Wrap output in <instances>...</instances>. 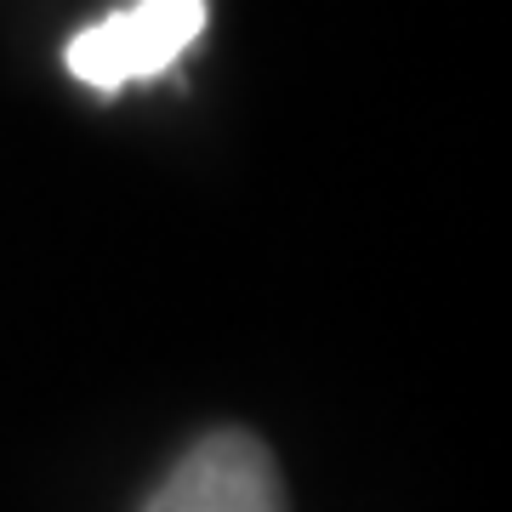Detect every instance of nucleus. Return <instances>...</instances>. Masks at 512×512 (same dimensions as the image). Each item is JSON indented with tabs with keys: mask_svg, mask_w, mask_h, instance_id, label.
Returning <instances> with one entry per match:
<instances>
[{
	"mask_svg": "<svg viewBox=\"0 0 512 512\" xmlns=\"http://www.w3.org/2000/svg\"><path fill=\"white\" fill-rule=\"evenodd\" d=\"M200 29H205V0H131V6L109 12L103 23L80 29L69 40L63 63H69L74 80H86L92 92L114 97L131 80L165 74L200 40Z\"/></svg>",
	"mask_w": 512,
	"mask_h": 512,
	"instance_id": "obj_1",
	"label": "nucleus"
},
{
	"mask_svg": "<svg viewBox=\"0 0 512 512\" xmlns=\"http://www.w3.org/2000/svg\"><path fill=\"white\" fill-rule=\"evenodd\" d=\"M143 512H291L274 450L239 427H217L188 450Z\"/></svg>",
	"mask_w": 512,
	"mask_h": 512,
	"instance_id": "obj_2",
	"label": "nucleus"
}]
</instances>
